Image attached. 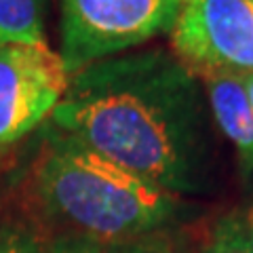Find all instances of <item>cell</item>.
<instances>
[{
    "mask_svg": "<svg viewBox=\"0 0 253 253\" xmlns=\"http://www.w3.org/2000/svg\"><path fill=\"white\" fill-rule=\"evenodd\" d=\"M199 78L165 49L81 68L51 123L93 152L179 196L209 190L215 148Z\"/></svg>",
    "mask_w": 253,
    "mask_h": 253,
    "instance_id": "6da1fadb",
    "label": "cell"
},
{
    "mask_svg": "<svg viewBox=\"0 0 253 253\" xmlns=\"http://www.w3.org/2000/svg\"><path fill=\"white\" fill-rule=\"evenodd\" d=\"M34 190L46 217L70 236L131 241L158 234L184 211L181 196L93 152L59 129L46 133Z\"/></svg>",
    "mask_w": 253,
    "mask_h": 253,
    "instance_id": "7a4b0ae2",
    "label": "cell"
},
{
    "mask_svg": "<svg viewBox=\"0 0 253 253\" xmlns=\"http://www.w3.org/2000/svg\"><path fill=\"white\" fill-rule=\"evenodd\" d=\"M184 0H61V59L70 76L171 32Z\"/></svg>",
    "mask_w": 253,
    "mask_h": 253,
    "instance_id": "3957f363",
    "label": "cell"
},
{
    "mask_svg": "<svg viewBox=\"0 0 253 253\" xmlns=\"http://www.w3.org/2000/svg\"><path fill=\"white\" fill-rule=\"evenodd\" d=\"M173 55L196 78L253 72V0H184Z\"/></svg>",
    "mask_w": 253,
    "mask_h": 253,
    "instance_id": "277c9868",
    "label": "cell"
},
{
    "mask_svg": "<svg viewBox=\"0 0 253 253\" xmlns=\"http://www.w3.org/2000/svg\"><path fill=\"white\" fill-rule=\"evenodd\" d=\"M68 84L66 63L46 42H0V150L46 121Z\"/></svg>",
    "mask_w": 253,
    "mask_h": 253,
    "instance_id": "5b68a950",
    "label": "cell"
},
{
    "mask_svg": "<svg viewBox=\"0 0 253 253\" xmlns=\"http://www.w3.org/2000/svg\"><path fill=\"white\" fill-rule=\"evenodd\" d=\"M209 114L219 133L234 148L245 184L253 179V108L239 74L203 76Z\"/></svg>",
    "mask_w": 253,
    "mask_h": 253,
    "instance_id": "8992f818",
    "label": "cell"
},
{
    "mask_svg": "<svg viewBox=\"0 0 253 253\" xmlns=\"http://www.w3.org/2000/svg\"><path fill=\"white\" fill-rule=\"evenodd\" d=\"M0 42H44V0H0Z\"/></svg>",
    "mask_w": 253,
    "mask_h": 253,
    "instance_id": "52a82bcc",
    "label": "cell"
},
{
    "mask_svg": "<svg viewBox=\"0 0 253 253\" xmlns=\"http://www.w3.org/2000/svg\"><path fill=\"white\" fill-rule=\"evenodd\" d=\"M49 253H171V247L161 232L131 241H91L61 234L51 243Z\"/></svg>",
    "mask_w": 253,
    "mask_h": 253,
    "instance_id": "ba28073f",
    "label": "cell"
},
{
    "mask_svg": "<svg viewBox=\"0 0 253 253\" xmlns=\"http://www.w3.org/2000/svg\"><path fill=\"white\" fill-rule=\"evenodd\" d=\"M203 253H253L243 215L228 213V215L219 217L213 226Z\"/></svg>",
    "mask_w": 253,
    "mask_h": 253,
    "instance_id": "9c48e42d",
    "label": "cell"
},
{
    "mask_svg": "<svg viewBox=\"0 0 253 253\" xmlns=\"http://www.w3.org/2000/svg\"><path fill=\"white\" fill-rule=\"evenodd\" d=\"M0 253H44V251L26 232L6 230L0 234Z\"/></svg>",
    "mask_w": 253,
    "mask_h": 253,
    "instance_id": "30bf717a",
    "label": "cell"
},
{
    "mask_svg": "<svg viewBox=\"0 0 253 253\" xmlns=\"http://www.w3.org/2000/svg\"><path fill=\"white\" fill-rule=\"evenodd\" d=\"M241 81H243V86H245V93H247L249 104H251V108H253V72L241 76Z\"/></svg>",
    "mask_w": 253,
    "mask_h": 253,
    "instance_id": "8fae6325",
    "label": "cell"
},
{
    "mask_svg": "<svg viewBox=\"0 0 253 253\" xmlns=\"http://www.w3.org/2000/svg\"><path fill=\"white\" fill-rule=\"evenodd\" d=\"M245 221V230H247V236H249V243H251V247H253V205H251V209L249 213L243 217Z\"/></svg>",
    "mask_w": 253,
    "mask_h": 253,
    "instance_id": "7c38bea8",
    "label": "cell"
}]
</instances>
